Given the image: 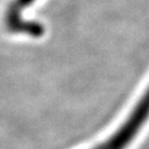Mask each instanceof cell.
<instances>
[{
	"label": "cell",
	"instance_id": "1",
	"mask_svg": "<svg viewBox=\"0 0 149 149\" xmlns=\"http://www.w3.org/2000/svg\"><path fill=\"white\" fill-rule=\"evenodd\" d=\"M149 116V90L145 94L136 109L127 122L123 125L108 140L102 143L93 149H125L132 143L133 138L138 134L139 129L144 125Z\"/></svg>",
	"mask_w": 149,
	"mask_h": 149
}]
</instances>
